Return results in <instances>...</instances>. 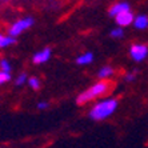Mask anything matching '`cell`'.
<instances>
[{
    "label": "cell",
    "mask_w": 148,
    "mask_h": 148,
    "mask_svg": "<svg viewBox=\"0 0 148 148\" xmlns=\"http://www.w3.org/2000/svg\"><path fill=\"white\" fill-rule=\"evenodd\" d=\"M117 108V101L115 99H107L97 103L95 107L91 110L90 117L93 120H103L106 117L111 116Z\"/></svg>",
    "instance_id": "cell-1"
},
{
    "label": "cell",
    "mask_w": 148,
    "mask_h": 148,
    "mask_svg": "<svg viewBox=\"0 0 148 148\" xmlns=\"http://www.w3.org/2000/svg\"><path fill=\"white\" fill-rule=\"evenodd\" d=\"M108 87H110V84H108L107 82H99L96 83V84H93L92 87H90L87 91H84V92H82L77 96V104H84L87 103V101H90V100H93L96 99V97L101 96V95H104V93L108 91Z\"/></svg>",
    "instance_id": "cell-2"
},
{
    "label": "cell",
    "mask_w": 148,
    "mask_h": 148,
    "mask_svg": "<svg viewBox=\"0 0 148 148\" xmlns=\"http://www.w3.org/2000/svg\"><path fill=\"white\" fill-rule=\"evenodd\" d=\"M32 24H34V19H32V17H24V19H20V20L15 21L14 24L8 28V35L16 38V36H19L21 32H24L25 29H28L29 27H32Z\"/></svg>",
    "instance_id": "cell-3"
},
{
    "label": "cell",
    "mask_w": 148,
    "mask_h": 148,
    "mask_svg": "<svg viewBox=\"0 0 148 148\" xmlns=\"http://www.w3.org/2000/svg\"><path fill=\"white\" fill-rule=\"evenodd\" d=\"M130 53L135 62H143L148 56V47L144 44H134L130 49Z\"/></svg>",
    "instance_id": "cell-4"
},
{
    "label": "cell",
    "mask_w": 148,
    "mask_h": 148,
    "mask_svg": "<svg viewBox=\"0 0 148 148\" xmlns=\"http://www.w3.org/2000/svg\"><path fill=\"white\" fill-rule=\"evenodd\" d=\"M115 19H116V23L119 25H121V27H125V25H130L134 21V14H132L131 11H123V12H120L119 15H116L115 16Z\"/></svg>",
    "instance_id": "cell-5"
},
{
    "label": "cell",
    "mask_w": 148,
    "mask_h": 148,
    "mask_svg": "<svg viewBox=\"0 0 148 148\" xmlns=\"http://www.w3.org/2000/svg\"><path fill=\"white\" fill-rule=\"evenodd\" d=\"M49 58H51V49L44 48V49H41V51L36 52L34 55V58H32V60H34L35 64H43V63L48 62Z\"/></svg>",
    "instance_id": "cell-6"
},
{
    "label": "cell",
    "mask_w": 148,
    "mask_h": 148,
    "mask_svg": "<svg viewBox=\"0 0 148 148\" xmlns=\"http://www.w3.org/2000/svg\"><path fill=\"white\" fill-rule=\"evenodd\" d=\"M128 10H130V4L125 3V1H120V3L114 4V5L110 8V15L112 17H115L116 15L120 14V12H123V11H128Z\"/></svg>",
    "instance_id": "cell-7"
},
{
    "label": "cell",
    "mask_w": 148,
    "mask_h": 148,
    "mask_svg": "<svg viewBox=\"0 0 148 148\" xmlns=\"http://www.w3.org/2000/svg\"><path fill=\"white\" fill-rule=\"evenodd\" d=\"M16 43V38L11 36V35H3L0 34V48H4V47H8V45H12Z\"/></svg>",
    "instance_id": "cell-8"
},
{
    "label": "cell",
    "mask_w": 148,
    "mask_h": 148,
    "mask_svg": "<svg viewBox=\"0 0 148 148\" xmlns=\"http://www.w3.org/2000/svg\"><path fill=\"white\" fill-rule=\"evenodd\" d=\"M134 23H135V27L139 28V29H145L148 27V16L145 15H139L138 17L134 19Z\"/></svg>",
    "instance_id": "cell-9"
},
{
    "label": "cell",
    "mask_w": 148,
    "mask_h": 148,
    "mask_svg": "<svg viewBox=\"0 0 148 148\" xmlns=\"http://www.w3.org/2000/svg\"><path fill=\"white\" fill-rule=\"evenodd\" d=\"M92 60H93V55L91 52H87V53H83V55H80L76 59V63L80 64V66H87V64L92 63Z\"/></svg>",
    "instance_id": "cell-10"
},
{
    "label": "cell",
    "mask_w": 148,
    "mask_h": 148,
    "mask_svg": "<svg viewBox=\"0 0 148 148\" xmlns=\"http://www.w3.org/2000/svg\"><path fill=\"white\" fill-rule=\"evenodd\" d=\"M114 75V69H112V67H103V68L99 71V73H97V76H99L100 79H107V77H110V76Z\"/></svg>",
    "instance_id": "cell-11"
},
{
    "label": "cell",
    "mask_w": 148,
    "mask_h": 148,
    "mask_svg": "<svg viewBox=\"0 0 148 148\" xmlns=\"http://www.w3.org/2000/svg\"><path fill=\"white\" fill-rule=\"evenodd\" d=\"M10 80H11L10 71H4V69H1V71H0V84H5V83H8Z\"/></svg>",
    "instance_id": "cell-12"
},
{
    "label": "cell",
    "mask_w": 148,
    "mask_h": 148,
    "mask_svg": "<svg viewBox=\"0 0 148 148\" xmlns=\"http://www.w3.org/2000/svg\"><path fill=\"white\" fill-rule=\"evenodd\" d=\"M28 84H29V87H31L32 90H39L40 88V82H39L38 77H29Z\"/></svg>",
    "instance_id": "cell-13"
},
{
    "label": "cell",
    "mask_w": 148,
    "mask_h": 148,
    "mask_svg": "<svg viewBox=\"0 0 148 148\" xmlns=\"http://www.w3.org/2000/svg\"><path fill=\"white\" fill-rule=\"evenodd\" d=\"M111 36L112 38H121L123 36V29L121 28H115L111 31Z\"/></svg>",
    "instance_id": "cell-14"
},
{
    "label": "cell",
    "mask_w": 148,
    "mask_h": 148,
    "mask_svg": "<svg viewBox=\"0 0 148 148\" xmlns=\"http://www.w3.org/2000/svg\"><path fill=\"white\" fill-rule=\"evenodd\" d=\"M25 80H27V75H25V73H21L16 79V86H23L25 83Z\"/></svg>",
    "instance_id": "cell-15"
},
{
    "label": "cell",
    "mask_w": 148,
    "mask_h": 148,
    "mask_svg": "<svg viewBox=\"0 0 148 148\" xmlns=\"http://www.w3.org/2000/svg\"><path fill=\"white\" fill-rule=\"evenodd\" d=\"M0 68L4 71H11V66L7 60H0Z\"/></svg>",
    "instance_id": "cell-16"
},
{
    "label": "cell",
    "mask_w": 148,
    "mask_h": 148,
    "mask_svg": "<svg viewBox=\"0 0 148 148\" xmlns=\"http://www.w3.org/2000/svg\"><path fill=\"white\" fill-rule=\"evenodd\" d=\"M48 107H49V104L47 103V101H40V103L38 104V108H39V110H47Z\"/></svg>",
    "instance_id": "cell-17"
},
{
    "label": "cell",
    "mask_w": 148,
    "mask_h": 148,
    "mask_svg": "<svg viewBox=\"0 0 148 148\" xmlns=\"http://www.w3.org/2000/svg\"><path fill=\"white\" fill-rule=\"evenodd\" d=\"M135 79V73L132 72V73H128L127 76H125V80H127V82H132V80Z\"/></svg>",
    "instance_id": "cell-18"
},
{
    "label": "cell",
    "mask_w": 148,
    "mask_h": 148,
    "mask_svg": "<svg viewBox=\"0 0 148 148\" xmlns=\"http://www.w3.org/2000/svg\"><path fill=\"white\" fill-rule=\"evenodd\" d=\"M4 1H8V0H4Z\"/></svg>",
    "instance_id": "cell-19"
}]
</instances>
